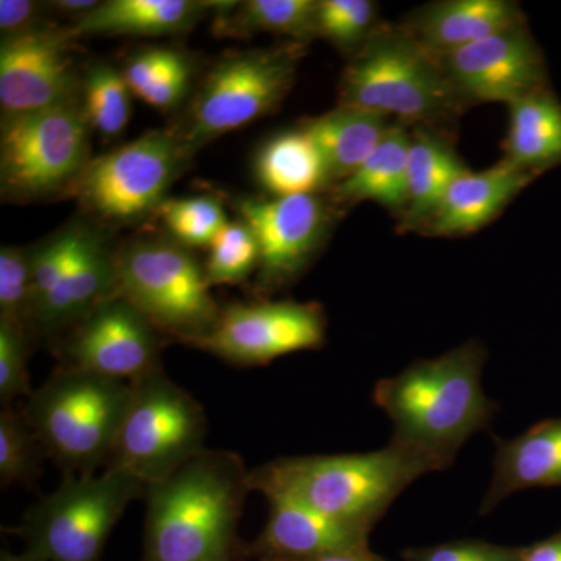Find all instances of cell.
<instances>
[{
    "instance_id": "cell-1",
    "label": "cell",
    "mask_w": 561,
    "mask_h": 561,
    "mask_svg": "<svg viewBox=\"0 0 561 561\" xmlns=\"http://www.w3.org/2000/svg\"><path fill=\"white\" fill-rule=\"evenodd\" d=\"M485 359L481 343L468 342L378 381L373 401L393 424L390 443L416 454L434 471L453 467L461 446L489 430L497 411L482 389Z\"/></svg>"
},
{
    "instance_id": "cell-2",
    "label": "cell",
    "mask_w": 561,
    "mask_h": 561,
    "mask_svg": "<svg viewBox=\"0 0 561 561\" xmlns=\"http://www.w3.org/2000/svg\"><path fill=\"white\" fill-rule=\"evenodd\" d=\"M249 474L236 454L205 449L147 486L144 561H230Z\"/></svg>"
},
{
    "instance_id": "cell-3",
    "label": "cell",
    "mask_w": 561,
    "mask_h": 561,
    "mask_svg": "<svg viewBox=\"0 0 561 561\" xmlns=\"http://www.w3.org/2000/svg\"><path fill=\"white\" fill-rule=\"evenodd\" d=\"M434 468L389 443L379 451L283 457L250 471L251 491L284 497L337 522L373 530L394 500Z\"/></svg>"
},
{
    "instance_id": "cell-4",
    "label": "cell",
    "mask_w": 561,
    "mask_h": 561,
    "mask_svg": "<svg viewBox=\"0 0 561 561\" xmlns=\"http://www.w3.org/2000/svg\"><path fill=\"white\" fill-rule=\"evenodd\" d=\"M130 382L61 367L25 400V420L44 453L69 474H92L113 456Z\"/></svg>"
},
{
    "instance_id": "cell-5",
    "label": "cell",
    "mask_w": 561,
    "mask_h": 561,
    "mask_svg": "<svg viewBox=\"0 0 561 561\" xmlns=\"http://www.w3.org/2000/svg\"><path fill=\"white\" fill-rule=\"evenodd\" d=\"M147 486L119 468L69 474L25 513L24 556L33 561H101L111 531Z\"/></svg>"
},
{
    "instance_id": "cell-6",
    "label": "cell",
    "mask_w": 561,
    "mask_h": 561,
    "mask_svg": "<svg viewBox=\"0 0 561 561\" xmlns=\"http://www.w3.org/2000/svg\"><path fill=\"white\" fill-rule=\"evenodd\" d=\"M342 106L432 119L451 108L456 91L440 58L411 32L373 33L343 72Z\"/></svg>"
},
{
    "instance_id": "cell-7",
    "label": "cell",
    "mask_w": 561,
    "mask_h": 561,
    "mask_svg": "<svg viewBox=\"0 0 561 561\" xmlns=\"http://www.w3.org/2000/svg\"><path fill=\"white\" fill-rule=\"evenodd\" d=\"M119 295L162 334L197 345L216 327L221 309L205 267L187 247L161 239L131 242L117 253Z\"/></svg>"
},
{
    "instance_id": "cell-8",
    "label": "cell",
    "mask_w": 561,
    "mask_h": 561,
    "mask_svg": "<svg viewBox=\"0 0 561 561\" xmlns=\"http://www.w3.org/2000/svg\"><path fill=\"white\" fill-rule=\"evenodd\" d=\"M130 386V400L108 467L119 468L150 486L205 451L208 424L198 401L171 381L162 368Z\"/></svg>"
},
{
    "instance_id": "cell-9",
    "label": "cell",
    "mask_w": 561,
    "mask_h": 561,
    "mask_svg": "<svg viewBox=\"0 0 561 561\" xmlns=\"http://www.w3.org/2000/svg\"><path fill=\"white\" fill-rule=\"evenodd\" d=\"M90 122L81 103L3 116L0 184L10 201L73 192L90 164Z\"/></svg>"
},
{
    "instance_id": "cell-10",
    "label": "cell",
    "mask_w": 561,
    "mask_h": 561,
    "mask_svg": "<svg viewBox=\"0 0 561 561\" xmlns=\"http://www.w3.org/2000/svg\"><path fill=\"white\" fill-rule=\"evenodd\" d=\"M297 58L295 47L221 58L203 81L186 128L179 135L190 153L275 110L290 90Z\"/></svg>"
},
{
    "instance_id": "cell-11",
    "label": "cell",
    "mask_w": 561,
    "mask_h": 561,
    "mask_svg": "<svg viewBox=\"0 0 561 561\" xmlns=\"http://www.w3.org/2000/svg\"><path fill=\"white\" fill-rule=\"evenodd\" d=\"M187 157L179 135L150 131L91 160L73 194L106 224H135L164 205Z\"/></svg>"
},
{
    "instance_id": "cell-12",
    "label": "cell",
    "mask_w": 561,
    "mask_h": 561,
    "mask_svg": "<svg viewBox=\"0 0 561 561\" xmlns=\"http://www.w3.org/2000/svg\"><path fill=\"white\" fill-rule=\"evenodd\" d=\"M327 321L319 305L257 301L221 309L214 330L198 348L238 365H265L297 353L319 350Z\"/></svg>"
},
{
    "instance_id": "cell-13",
    "label": "cell",
    "mask_w": 561,
    "mask_h": 561,
    "mask_svg": "<svg viewBox=\"0 0 561 561\" xmlns=\"http://www.w3.org/2000/svg\"><path fill=\"white\" fill-rule=\"evenodd\" d=\"M60 346L62 367L133 382L160 365V331L121 295L69 328Z\"/></svg>"
},
{
    "instance_id": "cell-14",
    "label": "cell",
    "mask_w": 561,
    "mask_h": 561,
    "mask_svg": "<svg viewBox=\"0 0 561 561\" xmlns=\"http://www.w3.org/2000/svg\"><path fill=\"white\" fill-rule=\"evenodd\" d=\"M438 58L456 94L468 101L512 105L545 90V60L523 24Z\"/></svg>"
},
{
    "instance_id": "cell-15",
    "label": "cell",
    "mask_w": 561,
    "mask_h": 561,
    "mask_svg": "<svg viewBox=\"0 0 561 561\" xmlns=\"http://www.w3.org/2000/svg\"><path fill=\"white\" fill-rule=\"evenodd\" d=\"M68 33L33 27L5 36L0 46L3 116L77 102L76 69Z\"/></svg>"
},
{
    "instance_id": "cell-16",
    "label": "cell",
    "mask_w": 561,
    "mask_h": 561,
    "mask_svg": "<svg viewBox=\"0 0 561 561\" xmlns=\"http://www.w3.org/2000/svg\"><path fill=\"white\" fill-rule=\"evenodd\" d=\"M241 220L260 247V284L275 289L290 283L319 249L328 217L317 195L242 198Z\"/></svg>"
},
{
    "instance_id": "cell-17",
    "label": "cell",
    "mask_w": 561,
    "mask_h": 561,
    "mask_svg": "<svg viewBox=\"0 0 561 561\" xmlns=\"http://www.w3.org/2000/svg\"><path fill=\"white\" fill-rule=\"evenodd\" d=\"M119 295L117 254L99 232L87 227L79 249L28 321V337H50L69 330L103 301Z\"/></svg>"
},
{
    "instance_id": "cell-18",
    "label": "cell",
    "mask_w": 561,
    "mask_h": 561,
    "mask_svg": "<svg viewBox=\"0 0 561 561\" xmlns=\"http://www.w3.org/2000/svg\"><path fill=\"white\" fill-rule=\"evenodd\" d=\"M267 501L268 518L256 546L267 561L309 560L370 548V529L337 522L284 497Z\"/></svg>"
},
{
    "instance_id": "cell-19",
    "label": "cell",
    "mask_w": 561,
    "mask_h": 561,
    "mask_svg": "<svg viewBox=\"0 0 561 561\" xmlns=\"http://www.w3.org/2000/svg\"><path fill=\"white\" fill-rule=\"evenodd\" d=\"M494 442L493 476L481 515L516 491L561 486V419L542 420L518 437Z\"/></svg>"
},
{
    "instance_id": "cell-20",
    "label": "cell",
    "mask_w": 561,
    "mask_h": 561,
    "mask_svg": "<svg viewBox=\"0 0 561 561\" xmlns=\"http://www.w3.org/2000/svg\"><path fill=\"white\" fill-rule=\"evenodd\" d=\"M537 173L523 171L504 161L479 173L465 172L454 181L431 217L435 234H463L493 220Z\"/></svg>"
},
{
    "instance_id": "cell-21",
    "label": "cell",
    "mask_w": 561,
    "mask_h": 561,
    "mask_svg": "<svg viewBox=\"0 0 561 561\" xmlns=\"http://www.w3.org/2000/svg\"><path fill=\"white\" fill-rule=\"evenodd\" d=\"M519 24L522 11L508 0H446L421 10L411 33L443 57Z\"/></svg>"
},
{
    "instance_id": "cell-22",
    "label": "cell",
    "mask_w": 561,
    "mask_h": 561,
    "mask_svg": "<svg viewBox=\"0 0 561 561\" xmlns=\"http://www.w3.org/2000/svg\"><path fill=\"white\" fill-rule=\"evenodd\" d=\"M219 2L108 0L73 21L66 33L80 36H168L194 27Z\"/></svg>"
},
{
    "instance_id": "cell-23",
    "label": "cell",
    "mask_w": 561,
    "mask_h": 561,
    "mask_svg": "<svg viewBox=\"0 0 561 561\" xmlns=\"http://www.w3.org/2000/svg\"><path fill=\"white\" fill-rule=\"evenodd\" d=\"M389 117L375 111L339 106L302 127L319 149L330 181L342 183L364 164L386 138Z\"/></svg>"
},
{
    "instance_id": "cell-24",
    "label": "cell",
    "mask_w": 561,
    "mask_h": 561,
    "mask_svg": "<svg viewBox=\"0 0 561 561\" xmlns=\"http://www.w3.org/2000/svg\"><path fill=\"white\" fill-rule=\"evenodd\" d=\"M508 127L507 162L538 173L561 164V103L541 90L513 102Z\"/></svg>"
},
{
    "instance_id": "cell-25",
    "label": "cell",
    "mask_w": 561,
    "mask_h": 561,
    "mask_svg": "<svg viewBox=\"0 0 561 561\" xmlns=\"http://www.w3.org/2000/svg\"><path fill=\"white\" fill-rule=\"evenodd\" d=\"M254 172L273 197L316 195L331 183L319 149L302 128L268 140L257 153Z\"/></svg>"
},
{
    "instance_id": "cell-26",
    "label": "cell",
    "mask_w": 561,
    "mask_h": 561,
    "mask_svg": "<svg viewBox=\"0 0 561 561\" xmlns=\"http://www.w3.org/2000/svg\"><path fill=\"white\" fill-rule=\"evenodd\" d=\"M411 136L391 125L386 138L353 175L335 187L342 202L371 201L387 208L408 205V168Z\"/></svg>"
},
{
    "instance_id": "cell-27",
    "label": "cell",
    "mask_w": 561,
    "mask_h": 561,
    "mask_svg": "<svg viewBox=\"0 0 561 561\" xmlns=\"http://www.w3.org/2000/svg\"><path fill=\"white\" fill-rule=\"evenodd\" d=\"M467 168L445 142L427 133L412 138L408 168V206L412 220L431 219L449 186Z\"/></svg>"
},
{
    "instance_id": "cell-28",
    "label": "cell",
    "mask_w": 561,
    "mask_h": 561,
    "mask_svg": "<svg viewBox=\"0 0 561 561\" xmlns=\"http://www.w3.org/2000/svg\"><path fill=\"white\" fill-rule=\"evenodd\" d=\"M316 13L313 0L221 2L216 28L228 35L265 32L305 39L316 35Z\"/></svg>"
},
{
    "instance_id": "cell-29",
    "label": "cell",
    "mask_w": 561,
    "mask_h": 561,
    "mask_svg": "<svg viewBox=\"0 0 561 561\" xmlns=\"http://www.w3.org/2000/svg\"><path fill=\"white\" fill-rule=\"evenodd\" d=\"M81 91V108L91 128L105 138L121 135L131 116V91L124 73L110 65L92 66L84 77Z\"/></svg>"
},
{
    "instance_id": "cell-30",
    "label": "cell",
    "mask_w": 561,
    "mask_h": 561,
    "mask_svg": "<svg viewBox=\"0 0 561 561\" xmlns=\"http://www.w3.org/2000/svg\"><path fill=\"white\" fill-rule=\"evenodd\" d=\"M43 446L25 420L11 405L0 411V481L3 486L31 483L39 474Z\"/></svg>"
},
{
    "instance_id": "cell-31",
    "label": "cell",
    "mask_w": 561,
    "mask_h": 561,
    "mask_svg": "<svg viewBox=\"0 0 561 561\" xmlns=\"http://www.w3.org/2000/svg\"><path fill=\"white\" fill-rule=\"evenodd\" d=\"M260 265V247L243 221H228L209 247L205 264L209 286L241 283Z\"/></svg>"
},
{
    "instance_id": "cell-32",
    "label": "cell",
    "mask_w": 561,
    "mask_h": 561,
    "mask_svg": "<svg viewBox=\"0 0 561 561\" xmlns=\"http://www.w3.org/2000/svg\"><path fill=\"white\" fill-rule=\"evenodd\" d=\"M161 217L172 238L184 247H210L228 224L219 202L210 197L165 201Z\"/></svg>"
},
{
    "instance_id": "cell-33",
    "label": "cell",
    "mask_w": 561,
    "mask_h": 561,
    "mask_svg": "<svg viewBox=\"0 0 561 561\" xmlns=\"http://www.w3.org/2000/svg\"><path fill=\"white\" fill-rule=\"evenodd\" d=\"M376 7L368 0H321L317 2L316 35L343 49L370 38Z\"/></svg>"
},
{
    "instance_id": "cell-34",
    "label": "cell",
    "mask_w": 561,
    "mask_h": 561,
    "mask_svg": "<svg viewBox=\"0 0 561 561\" xmlns=\"http://www.w3.org/2000/svg\"><path fill=\"white\" fill-rule=\"evenodd\" d=\"M32 298L31 251L20 247H2L0 249V319L21 324L27 331Z\"/></svg>"
},
{
    "instance_id": "cell-35",
    "label": "cell",
    "mask_w": 561,
    "mask_h": 561,
    "mask_svg": "<svg viewBox=\"0 0 561 561\" xmlns=\"http://www.w3.org/2000/svg\"><path fill=\"white\" fill-rule=\"evenodd\" d=\"M28 343L31 337L24 327L0 319V400L3 405H11L18 398L27 400L32 394Z\"/></svg>"
},
{
    "instance_id": "cell-36",
    "label": "cell",
    "mask_w": 561,
    "mask_h": 561,
    "mask_svg": "<svg viewBox=\"0 0 561 561\" xmlns=\"http://www.w3.org/2000/svg\"><path fill=\"white\" fill-rule=\"evenodd\" d=\"M522 548L493 545L482 540H460L411 548L402 552L404 561H519Z\"/></svg>"
},
{
    "instance_id": "cell-37",
    "label": "cell",
    "mask_w": 561,
    "mask_h": 561,
    "mask_svg": "<svg viewBox=\"0 0 561 561\" xmlns=\"http://www.w3.org/2000/svg\"><path fill=\"white\" fill-rule=\"evenodd\" d=\"M180 54L181 51L172 49H150L139 51L128 58L122 73H124V79L133 94L142 99L153 87L154 81L171 68L172 62L179 58Z\"/></svg>"
},
{
    "instance_id": "cell-38",
    "label": "cell",
    "mask_w": 561,
    "mask_h": 561,
    "mask_svg": "<svg viewBox=\"0 0 561 561\" xmlns=\"http://www.w3.org/2000/svg\"><path fill=\"white\" fill-rule=\"evenodd\" d=\"M191 69L190 60L180 54L179 58L172 62L171 68L154 81L153 87L147 91L142 101L157 110H172L173 106L179 105L181 99L190 90Z\"/></svg>"
},
{
    "instance_id": "cell-39",
    "label": "cell",
    "mask_w": 561,
    "mask_h": 561,
    "mask_svg": "<svg viewBox=\"0 0 561 561\" xmlns=\"http://www.w3.org/2000/svg\"><path fill=\"white\" fill-rule=\"evenodd\" d=\"M38 3L31 0H2L0 2V31L3 36L16 35L36 27Z\"/></svg>"
},
{
    "instance_id": "cell-40",
    "label": "cell",
    "mask_w": 561,
    "mask_h": 561,
    "mask_svg": "<svg viewBox=\"0 0 561 561\" xmlns=\"http://www.w3.org/2000/svg\"><path fill=\"white\" fill-rule=\"evenodd\" d=\"M519 561H561V530L546 540L522 548Z\"/></svg>"
},
{
    "instance_id": "cell-41",
    "label": "cell",
    "mask_w": 561,
    "mask_h": 561,
    "mask_svg": "<svg viewBox=\"0 0 561 561\" xmlns=\"http://www.w3.org/2000/svg\"><path fill=\"white\" fill-rule=\"evenodd\" d=\"M297 561H387L378 553L371 552L370 548L356 549V551H346L330 553V556L317 557V559L297 560Z\"/></svg>"
},
{
    "instance_id": "cell-42",
    "label": "cell",
    "mask_w": 561,
    "mask_h": 561,
    "mask_svg": "<svg viewBox=\"0 0 561 561\" xmlns=\"http://www.w3.org/2000/svg\"><path fill=\"white\" fill-rule=\"evenodd\" d=\"M51 5L61 13L70 14L73 20H79V18L94 10L99 2H92V0H58V2H51Z\"/></svg>"
},
{
    "instance_id": "cell-43",
    "label": "cell",
    "mask_w": 561,
    "mask_h": 561,
    "mask_svg": "<svg viewBox=\"0 0 561 561\" xmlns=\"http://www.w3.org/2000/svg\"><path fill=\"white\" fill-rule=\"evenodd\" d=\"M0 561H33L28 559V557H25L24 553L22 556H13V553L10 552H2V559Z\"/></svg>"
}]
</instances>
